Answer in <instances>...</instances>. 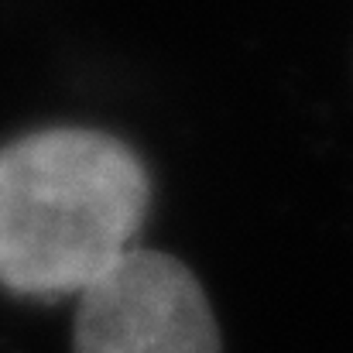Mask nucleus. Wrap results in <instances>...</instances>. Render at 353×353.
Segmentation results:
<instances>
[{
    "mask_svg": "<svg viewBox=\"0 0 353 353\" xmlns=\"http://www.w3.org/2000/svg\"><path fill=\"white\" fill-rule=\"evenodd\" d=\"M151 203L141 158L100 130H41L0 151V285L79 295L134 247Z\"/></svg>",
    "mask_w": 353,
    "mask_h": 353,
    "instance_id": "obj_1",
    "label": "nucleus"
},
{
    "mask_svg": "<svg viewBox=\"0 0 353 353\" xmlns=\"http://www.w3.org/2000/svg\"><path fill=\"white\" fill-rule=\"evenodd\" d=\"M76 353H220V333L182 261L130 247L79 292Z\"/></svg>",
    "mask_w": 353,
    "mask_h": 353,
    "instance_id": "obj_2",
    "label": "nucleus"
}]
</instances>
